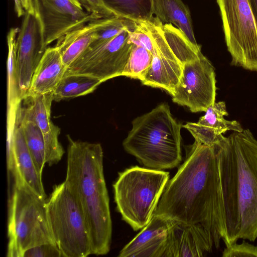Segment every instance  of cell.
Returning a JSON list of instances; mask_svg holds the SVG:
<instances>
[{"label": "cell", "instance_id": "1", "mask_svg": "<svg viewBox=\"0 0 257 257\" xmlns=\"http://www.w3.org/2000/svg\"><path fill=\"white\" fill-rule=\"evenodd\" d=\"M216 145L194 142L184 163L168 180L154 215L202 225L218 249L225 228Z\"/></svg>", "mask_w": 257, "mask_h": 257}, {"label": "cell", "instance_id": "2", "mask_svg": "<svg viewBox=\"0 0 257 257\" xmlns=\"http://www.w3.org/2000/svg\"><path fill=\"white\" fill-rule=\"evenodd\" d=\"M225 246L257 238V140L249 129L233 132L216 145Z\"/></svg>", "mask_w": 257, "mask_h": 257}, {"label": "cell", "instance_id": "3", "mask_svg": "<svg viewBox=\"0 0 257 257\" xmlns=\"http://www.w3.org/2000/svg\"><path fill=\"white\" fill-rule=\"evenodd\" d=\"M65 181L84 216L91 254L105 255L112 235L109 200L103 172V153L99 143L72 140L67 135Z\"/></svg>", "mask_w": 257, "mask_h": 257}, {"label": "cell", "instance_id": "4", "mask_svg": "<svg viewBox=\"0 0 257 257\" xmlns=\"http://www.w3.org/2000/svg\"><path fill=\"white\" fill-rule=\"evenodd\" d=\"M181 127L168 104L162 103L134 119L122 146L148 168L172 169L182 161Z\"/></svg>", "mask_w": 257, "mask_h": 257}, {"label": "cell", "instance_id": "5", "mask_svg": "<svg viewBox=\"0 0 257 257\" xmlns=\"http://www.w3.org/2000/svg\"><path fill=\"white\" fill-rule=\"evenodd\" d=\"M169 178L168 172L139 166L119 173L113 185L116 209L135 231L152 218Z\"/></svg>", "mask_w": 257, "mask_h": 257}, {"label": "cell", "instance_id": "6", "mask_svg": "<svg viewBox=\"0 0 257 257\" xmlns=\"http://www.w3.org/2000/svg\"><path fill=\"white\" fill-rule=\"evenodd\" d=\"M47 199L21 183H13L9 201L7 256L22 257L35 246L55 243L47 218Z\"/></svg>", "mask_w": 257, "mask_h": 257}, {"label": "cell", "instance_id": "7", "mask_svg": "<svg viewBox=\"0 0 257 257\" xmlns=\"http://www.w3.org/2000/svg\"><path fill=\"white\" fill-rule=\"evenodd\" d=\"M50 229L62 257L91 254L89 236L83 212L68 184L54 186L46 202Z\"/></svg>", "mask_w": 257, "mask_h": 257}, {"label": "cell", "instance_id": "8", "mask_svg": "<svg viewBox=\"0 0 257 257\" xmlns=\"http://www.w3.org/2000/svg\"><path fill=\"white\" fill-rule=\"evenodd\" d=\"M231 64L257 71V25L248 0H216Z\"/></svg>", "mask_w": 257, "mask_h": 257}, {"label": "cell", "instance_id": "9", "mask_svg": "<svg viewBox=\"0 0 257 257\" xmlns=\"http://www.w3.org/2000/svg\"><path fill=\"white\" fill-rule=\"evenodd\" d=\"M132 46L127 28L108 42L88 47L67 68L65 75H89L102 82L121 76Z\"/></svg>", "mask_w": 257, "mask_h": 257}, {"label": "cell", "instance_id": "10", "mask_svg": "<svg viewBox=\"0 0 257 257\" xmlns=\"http://www.w3.org/2000/svg\"><path fill=\"white\" fill-rule=\"evenodd\" d=\"M216 94L215 69L202 53L183 64L181 78L172 95L174 102L193 112H205L215 102Z\"/></svg>", "mask_w": 257, "mask_h": 257}, {"label": "cell", "instance_id": "11", "mask_svg": "<svg viewBox=\"0 0 257 257\" xmlns=\"http://www.w3.org/2000/svg\"><path fill=\"white\" fill-rule=\"evenodd\" d=\"M44 46L99 18L75 0H37Z\"/></svg>", "mask_w": 257, "mask_h": 257}, {"label": "cell", "instance_id": "12", "mask_svg": "<svg viewBox=\"0 0 257 257\" xmlns=\"http://www.w3.org/2000/svg\"><path fill=\"white\" fill-rule=\"evenodd\" d=\"M38 18L26 13L17 35L15 68L20 98L24 100L31 80L46 49Z\"/></svg>", "mask_w": 257, "mask_h": 257}, {"label": "cell", "instance_id": "13", "mask_svg": "<svg viewBox=\"0 0 257 257\" xmlns=\"http://www.w3.org/2000/svg\"><path fill=\"white\" fill-rule=\"evenodd\" d=\"M145 25L152 38L154 49L151 65L141 80L147 86L159 88L171 95L181 78L183 65L169 46L163 33V23L153 17Z\"/></svg>", "mask_w": 257, "mask_h": 257}, {"label": "cell", "instance_id": "14", "mask_svg": "<svg viewBox=\"0 0 257 257\" xmlns=\"http://www.w3.org/2000/svg\"><path fill=\"white\" fill-rule=\"evenodd\" d=\"M20 108L16 116L7 119L8 170L13 183L25 184L46 198L42 176L37 171L20 125Z\"/></svg>", "mask_w": 257, "mask_h": 257}, {"label": "cell", "instance_id": "15", "mask_svg": "<svg viewBox=\"0 0 257 257\" xmlns=\"http://www.w3.org/2000/svg\"><path fill=\"white\" fill-rule=\"evenodd\" d=\"M213 247L212 235L202 225L173 220L163 257H201Z\"/></svg>", "mask_w": 257, "mask_h": 257}, {"label": "cell", "instance_id": "16", "mask_svg": "<svg viewBox=\"0 0 257 257\" xmlns=\"http://www.w3.org/2000/svg\"><path fill=\"white\" fill-rule=\"evenodd\" d=\"M173 220L154 215L149 223L119 252V257H163Z\"/></svg>", "mask_w": 257, "mask_h": 257}, {"label": "cell", "instance_id": "17", "mask_svg": "<svg viewBox=\"0 0 257 257\" xmlns=\"http://www.w3.org/2000/svg\"><path fill=\"white\" fill-rule=\"evenodd\" d=\"M30 105L35 119L39 127L44 140L46 149V163L49 166L59 162L64 153L58 137L60 128L51 120V108L53 92L25 98Z\"/></svg>", "mask_w": 257, "mask_h": 257}, {"label": "cell", "instance_id": "18", "mask_svg": "<svg viewBox=\"0 0 257 257\" xmlns=\"http://www.w3.org/2000/svg\"><path fill=\"white\" fill-rule=\"evenodd\" d=\"M66 69L58 49L48 47L35 71L25 98L53 92Z\"/></svg>", "mask_w": 257, "mask_h": 257}, {"label": "cell", "instance_id": "19", "mask_svg": "<svg viewBox=\"0 0 257 257\" xmlns=\"http://www.w3.org/2000/svg\"><path fill=\"white\" fill-rule=\"evenodd\" d=\"M110 18H101L91 21L57 41L55 46L59 50L63 62L67 68L89 46L95 39L97 32L107 23Z\"/></svg>", "mask_w": 257, "mask_h": 257}, {"label": "cell", "instance_id": "20", "mask_svg": "<svg viewBox=\"0 0 257 257\" xmlns=\"http://www.w3.org/2000/svg\"><path fill=\"white\" fill-rule=\"evenodd\" d=\"M152 13L163 24H171L178 28L196 47L197 43L191 15L181 0H152Z\"/></svg>", "mask_w": 257, "mask_h": 257}, {"label": "cell", "instance_id": "21", "mask_svg": "<svg viewBox=\"0 0 257 257\" xmlns=\"http://www.w3.org/2000/svg\"><path fill=\"white\" fill-rule=\"evenodd\" d=\"M20 123L37 171L42 176L43 170L46 164L45 145L42 133L27 103L26 107H21Z\"/></svg>", "mask_w": 257, "mask_h": 257}, {"label": "cell", "instance_id": "22", "mask_svg": "<svg viewBox=\"0 0 257 257\" xmlns=\"http://www.w3.org/2000/svg\"><path fill=\"white\" fill-rule=\"evenodd\" d=\"M102 83L89 75H65L53 92V100L59 101L85 95L93 92Z\"/></svg>", "mask_w": 257, "mask_h": 257}, {"label": "cell", "instance_id": "23", "mask_svg": "<svg viewBox=\"0 0 257 257\" xmlns=\"http://www.w3.org/2000/svg\"><path fill=\"white\" fill-rule=\"evenodd\" d=\"M117 17L136 22L149 21L153 17L152 0H101Z\"/></svg>", "mask_w": 257, "mask_h": 257}, {"label": "cell", "instance_id": "24", "mask_svg": "<svg viewBox=\"0 0 257 257\" xmlns=\"http://www.w3.org/2000/svg\"><path fill=\"white\" fill-rule=\"evenodd\" d=\"M164 37L171 50L183 65L197 59L201 54V47L192 45L181 31L171 24H163Z\"/></svg>", "mask_w": 257, "mask_h": 257}, {"label": "cell", "instance_id": "25", "mask_svg": "<svg viewBox=\"0 0 257 257\" xmlns=\"http://www.w3.org/2000/svg\"><path fill=\"white\" fill-rule=\"evenodd\" d=\"M225 102H215L209 106L204 115L200 117L198 123L214 129L222 134L228 131L240 132L243 129L236 120H227L224 116H228Z\"/></svg>", "mask_w": 257, "mask_h": 257}, {"label": "cell", "instance_id": "26", "mask_svg": "<svg viewBox=\"0 0 257 257\" xmlns=\"http://www.w3.org/2000/svg\"><path fill=\"white\" fill-rule=\"evenodd\" d=\"M152 60V52L144 48L133 44L129 58L121 76L141 81L150 68Z\"/></svg>", "mask_w": 257, "mask_h": 257}, {"label": "cell", "instance_id": "27", "mask_svg": "<svg viewBox=\"0 0 257 257\" xmlns=\"http://www.w3.org/2000/svg\"><path fill=\"white\" fill-rule=\"evenodd\" d=\"M182 126L190 133L195 142L209 146L218 144L223 137L218 131L197 122H188Z\"/></svg>", "mask_w": 257, "mask_h": 257}, {"label": "cell", "instance_id": "28", "mask_svg": "<svg viewBox=\"0 0 257 257\" xmlns=\"http://www.w3.org/2000/svg\"><path fill=\"white\" fill-rule=\"evenodd\" d=\"M128 30L130 39L133 45L144 48L153 52L154 49V43L145 22L134 21Z\"/></svg>", "mask_w": 257, "mask_h": 257}, {"label": "cell", "instance_id": "29", "mask_svg": "<svg viewBox=\"0 0 257 257\" xmlns=\"http://www.w3.org/2000/svg\"><path fill=\"white\" fill-rule=\"evenodd\" d=\"M223 257H257V245L243 240L241 243H232L224 248Z\"/></svg>", "mask_w": 257, "mask_h": 257}, {"label": "cell", "instance_id": "30", "mask_svg": "<svg viewBox=\"0 0 257 257\" xmlns=\"http://www.w3.org/2000/svg\"><path fill=\"white\" fill-rule=\"evenodd\" d=\"M22 257H62V254L56 243H49L27 249Z\"/></svg>", "mask_w": 257, "mask_h": 257}, {"label": "cell", "instance_id": "31", "mask_svg": "<svg viewBox=\"0 0 257 257\" xmlns=\"http://www.w3.org/2000/svg\"><path fill=\"white\" fill-rule=\"evenodd\" d=\"M87 12L99 18H108L117 17L107 8L101 0H75Z\"/></svg>", "mask_w": 257, "mask_h": 257}, {"label": "cell", "instance_id": "32", "mask_svg": "<svg viewBox=\"0 0 257 257\" xmlns=\"http://www.w3.org/2000/svg\"><path fill=\"white\" fill-rule=\"evenodd\" d=\"M22 2L26 12L36 17L40 21V15L38 1L22 0Z\"/></svg>", "mask_w": 257, "mask_h": 257}, {"label": "cell", "instance_id": "33", "mask_svg": "<svg viewBox=\"0 0 257 257\" xmlns=\"http://www.w3.org/2000/svg\"><path fill=\"white\" fill-rule=\"evenodd\" d=\"M15 12L18 17L24 16L26 11L23 7L22 0H13Z\"/></svg>", "mask_w": 257, "mask_h": 257}, {"label": "cell", "instance_id": "34", "mask_svg": "<svg viewBox=\"0 0 257 257\" xmlns=\"http://www.w3.org/2000/svg\"><path fill=\"white\" fill-rule=\"evenodd\" d=\"M257 25V0H248Z\"/></svg>", "mask_w": 257, "mask_h": 257}]
</instances>
